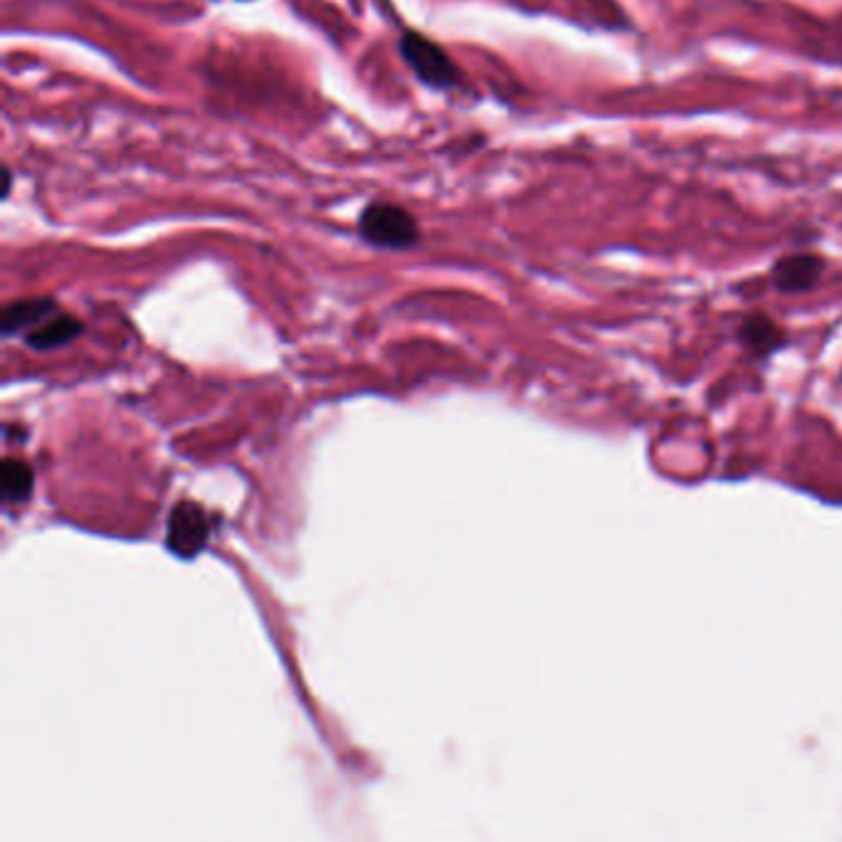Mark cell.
Listing matches in <instances>:
<instances>
[{"instance_id": "cell-9", "label": "cell", "mask_w": 842, "mask_h": 842, "mask_svg": "<svg viewBox=\"0 0 842 842\" xmlns=\"http://www.w3.org/2000/svg\"><path fill=\"white\" fill-rule=\"evenodd\" d=\"M10 188H13V170H10L8 166L3 168V198L10 196Z\"/></svg>"}, {"instance_id": "cell-8", "label": "cell", "mask_w": 842, "mask_h": 842, "mask_svg": "<svg viewBox=\"0 0 842 842\" xmlns=\"http://www.w3.org/2000/svg\"><path fill=\"white\" fill-rule=\"evenodd\" d=\"M746 339H749L753 346L771 349L778 344V329L766 316H756L753 322L746 324Z\"/></svg>"}, {"instance_id": "cell-7", "label": "cell", "mask_w": 842, "mask_h": 842, "mask_svg": "<svg viewBox=\"0 0 842 842\" xmlns=\"http://www.w3.org/2000/svg\"><path fill=\"white\" fill-rule=\"evenodd\" d=\"M0 485H3V497L8 502H20L33 492V472L20 460H6L0 470Z\"/></svg>"}, {"instance_id": "cell-2", "label": "cell", "mask_w": 842, "mask_h": 842, "mask_svg": "<svg viewBox=\"0 0 842 842\" xmlns=\"http://www.w3.org/2000/svg\"><path fill=\"white\" fill-rule=\"evenodd\" d=\"M398 50L405 65L428 87L450 90L460 80V72H457L450 55L438 42L418 33V30H405L398 40Z\"/></svg>"}, {"instance_id": "cell-3", "label": "cell", "mask_w": 842, "mask_h": 842, "mask_svg": "<svg viewBox=\"0 0 842 842\" xmlns=\"http://www.w3.org/2000/svg\"><path fill=\"white\" fill-rule=\"evenodd\" d=\"M210 534L208 519L196 505H180L168 519V549L178 557H196Z\"/></svg>"}, {"instance_id": "cell-4", "label": "cell", "mask_w": 842, "mask_h": 842, "mask_svg": "<svg viewBox=\"0 0 842 842\" xmlns=\"http://www.w3.org/2000/svg\"><path fill=\"white\" fill-rule=\"evenodd\" d=\"M52 314H58V304L50 297H30V300L10 302L3 309V334L13 336L23 329H35Z\"/></svg>"}, {"instance_id": "cell-6", "label": "cell", "mask_w": 842, "mask_h": 842, "mask_svg": "<svg viewBox=\"0 0 842 842\" xmlns=\"http://www.w3.org/2000/svg\"><path fill=\"white\" fill-rule=\"evenodd\" d=\"M820 270H823V262L813 258V254H793V258H786L776 264L773 277L781 290L798 292L813 287Z\"/></svg>"}, {"instance_id": "cell-1", "label": "cell", "mask_w": 842, "mask_h": 842, "mask_svg": "<svg viewBox=\"0 0 842 842\" xmlns=\"http://www.w3.org/2000/svg\"><path fill=\"white\" fill-rule=\"evenodd\" d=\"M358 236L378 250H410L420 242V228L403 206L373 200L361 212Z\"/></svg>"}, {"instance_id": "cell-5", "label": "cell", "mask_w": 842, "mask_h": 842, "mask_svg": "<svg viewBox=\"0 0 842 842\" xmlns=\"http://www.w3.org/2000/svg\"><path fill=\"white\" fill-rule=\"evenodd\" d=\"M82 334V322L70 314H52L40 326L30 329L25 341L38 351H50L70 344Z\"/></svg>"}]
</instances>
